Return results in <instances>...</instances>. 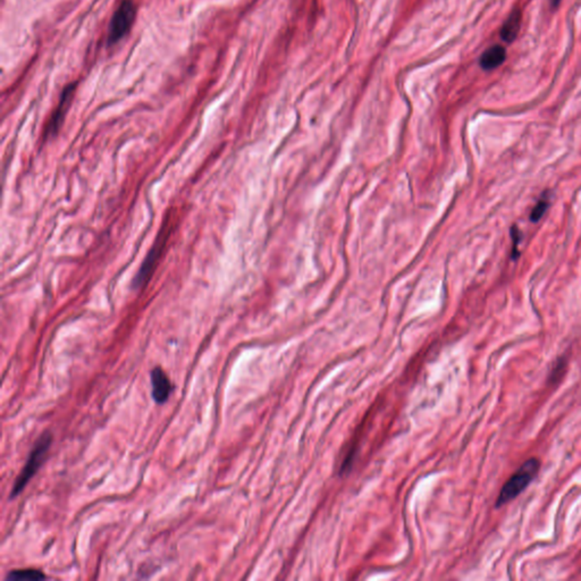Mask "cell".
Segmentation results:
<instances>
[{
  "label": "cell",
  "instance_id": "cell-3",
  "mask_svg": "<svg viewBox=\"0 0 581 581\" xmlns=\"http://www.w3.org/2000/svg\"><path fill=\"white\" fill-rule=\"evenodd\" d=\"M173 224L174 221L167 217L165 224H162V230L157 235L156 241H155L154 247L150 249L147 258L145 259V263H142L140 267L139 272L136 275L134 280H133V289H141V287L147 285L148 282L150 280L151 276L154 274V268L162 257V251L165 250L166 244L169 241V236H171V230H173Z\"/></svg>",
  "mask_w": 581,
  "mask_h": 581
},
{
  "label": "cell",
  "instance_id": "cell-9",
  "mask_svg": "<svg viewBox=\"0 0 581 581\" xmlns=\"http://www.w3.org/2000/svg\"><path fill=\"white\" fill-rule=\"evenodd\" d=\"M46 579V575L36 569L13 570L7 575V581L33 580L39 581Z\"/></svg>",
  "mask_w": 581,
  "mask_h": 581
},
{
  "label": "cell",
  "instance_id": "cell-12",
  "mask_svg": "<svg viewBox=\"0 0 581 581\" xmlns=\"http://www.w3.org/2000/svg\"><path fill=\"white\" fill-rule=\"evenodd\" d=\"M560 3H561V0H552L553 7L558 6L559 4H560Z\"/></svg>",
  "mask_w": 581,
  "mask_h": 581
},
{
  "label": "cell",
  "instance_id": "cell-10",
  "mask_svg": "<svg viewBox=\"0 0 581 581\" xmlns=\"http://www.w3.org/2000/svg\"><path fill=\"white\" fill-rule=\"evenodd\" d=\"M549 207V195L547 193H544L542 197H540V200L537 201V204H535L534 208L531 210L530 214V219L531 221H534V223H537L542 217H543L544 214L546 213V210Z\"/></svg>",
  "mask_w": 581,
  "mask_h": 581
},
{
  "label": "cell",
  "instance_id": "cell-1",
  "mask_svg": "<svg viewBox=\"0 0 581 581\" xmlns=\"http://www.w3.org/2000/svg\"><path fill=\"white\" fill-rule=\"evenodd\" d=\"M540 469V461L537 457H531L525 461L523 466L511 476L504 486L502 487L501 493L496 500V508H502L508 504L516 497L523 493V490L531 484V481L537 477Z\"/></svg>",
  "mask_w": 581,
  "mask_h": 581
},
{
  "label": "cell",
  "instance_id": "cell-4",
  "mask_svg": "<svg viewBox=\"0 0 581 581\" xmlns=\"http://www.w3.org/2000/svg\"><path fill=\"white\" fill-rule=\"evenodd\" d=\"M136 7L133 0H123L112 14L108 27V44L114 46L129 34L136 21Z\"/></svg>",
  "mask_w": 581,
  "mask_h": 581
},
{
  "label": "cell",
  "instance_id": "cell-8",
  "mask_svg": "<svg viewBox=\"0 0 581 581\" xmlns=\"http://www.w3.org/2000/svg\"><path fill=\"white\" fill-rule=\"evenodd\" d=\"M521 21H523V14L520 9L516 8L512 11L507 21L503 24L501 30V38L503 41L514 42L516 37L519 34L520 27H521Z\"/></svg>",
  "mask_w": 581,
  "mask_h": 581
},
{
  "label": "cell",
  "instance_id": "cell-7",
  "mask_svg": "<svg viewBox=\"0 0 581 581\" xmlns=\"http://www.w3.org/2000/svg\"><path fill=\"white\" fill-rule=\"evenodd\" d=\"M507 59V51L504 47L496 44L493 47L488 48L483 55H481V67L484 68L485 71H492L495 68L501 66Z\"/></svg>",
  "mask_w": 581,
  "mask_h": 581
},
{
  "label": "cell",
  "instance_id": "cell-11",
  "mask_svg": "<svg viewBox=\"0 0 581 581\" xmlns=\"http://www.w3.org/2000/svg\"><path fill=\"white\" fill-rule=\"evenodd\" d=\"M511 237L514 240V250H512V258L516 259L518 256H519V252H518V248H519L520 242H521V240H523V235H521V232H520L519 228H516V226H514V228H511Z\"/></svg>",
  "mask_w": 581,
  "mask_h": 581
},
{
  "label": "cell",
  "instance_id": "cell-2",
  "mask_svg": "<svg viewBox=\"0 0 581 581\" xmlns=\"http://www.w3.org/2000/svg\"><path fill=\"white\" fill-rule=\"evenodd\" d=\"M53 443V435L49 431H44L41 436L39 437L36 444L33 446L32 451L30 452L29 459L27 464L22 469L21 474L18 476L11 492V500L15 499L16 496L23 492L24 488L29 484V481L34 477L40 466L44 464L47 457L48 451L51 449Z\"/></svg>",
  "mask_w": 581,
  "mask_h": 581
},
{
  "label": "cell",
  "instance_id": "cell-5",
  "mask_svg": "<svg viewBox=\"0 0 581 581\" xmlns=\"http://www.w3.org/2000/svg\"><path fill=\"white\" fill-rule=\"evenodd\" d=\"M74 92H75V84H70L63 92L58 106L53 112V115L49 118L46 129H44V140H49L53 136H56L57 133L60 130L64 119H65L66 112H67L68 108L71 106L72 100H73Z\"/></svg>",
  "mask_w": 581,
  "mask_h": 581
},
{
  "label": "cell",
  "instance_id": "cell-6",
  "mask_svg": "<svg viewBox=\"0 0 581 581\" xmlns=\"http://www.w3.org/2000/svg\"><path fill=\"white\" fill-rule=\"evenodd\" d=\"M150 378L152 398L158 405H164L171 396L173 384L169 381V376L166 375V372L159 367L151 370Z\"/></svg>",
  "mask_w": 581,
  "mask_h": 581
}]
</instances>
